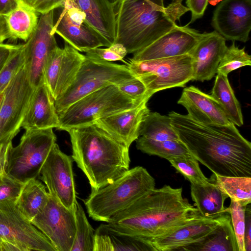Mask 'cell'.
Instances as JSON below:
<instances>
[{
  "instance_id": "30bf717a",
  "label": "cell",
  "mask_w": 251,
  "mask_h": 251,
  "mask_svg": "<svg viewBox=\"0 0 251 251\" xmlns=\"http://www.w3.org/2000/svg\"><path fill=\"white\" fill-rule=\"evenodd\" d=\"M16 201H0V239L15 251H56L49 239L22 214Z\"/></svg>"
},
{
  "instance_id": "f1b7e54d",
  "label": "cell",
  "mask_w": 251,
  "mask_h": 251,
  "mask_svg": "<svg viewBox=\"0 0 251 251\" xmlns=\"http://www.w3.org/2000/svg\"><path fill=\"white\" fill-rule=\"evenodd\" d=\"M49 196L46 187L32 178L23 184L16 205L22 214L31 222L46 204Z\"/></svg>"
},
{
  "instance_id": "f35d334b",
  "label": "cell",
  "mask_w": 251,
  "mask_h": 251,
  "mask_svg": "<svg viewBox=\"0 0 251 251\" xmlns=\"http://www.w3.org/2000/svg\"><path fill=\"white\" fill-rule=\"evenodd\" d=\"M87 55L106 61H121L126 64L124 58L127 54L125 47L120 43H114L106 48H96L85 52Z\"/></svg>"
},
{
  "instance_id": "60d3db41",
  "label": "cell",
  "mask_w": 251,
  "mask_h": 251,
  "mask_svg": "<svg viewBox=\"0 0 251 251\" xmlns=\"http://www.w3.org/2000/svg\"><path fill=\"white\" fill-rule=\"evenodd\" d=\"M23 184L3 172L0 175V201L17 200Z\"/></svg>"
},
{
  "instance_id": "7dc6e473",
  "label": "cell",
  "mask_w": 251,
  "mask_h": 251,
  "mask_svg": "<svg viewBox=\"0 0 251 251\" xmlns=\"http://www.w3.org/2000/svg\"><path fill=\"white\" fill-rule=\"evenodd\" d=\"M18 0H0V15L4 16L17 5Z\"/></svg>"
},
{
  "instance_id": "7c38bea8",
  "label": "cell",
  "mask_w": 251,
  "mask_h": 251,
  "mask_svg": "<svg viewBox=\"0 0 251 251\" xmlns=\"http://www.w3.org/2000/svg\"><path fill=\"white\" fill-rule=\"evenodd\" d=\"M73 158L63 152L55 143L40 172L39 178L46 185L50 195L75 214L76 192Z\"/></svg>"
},
{
  "instance_id": "b9f144b4",
  "label": "cell",
  "mask_w": 251,
  "mask_h": 251,
  "mask_svg": "<svg viewBox=\"0 0 251 251\" xmlns=\"http://www.w3.org/2000/svg\"><path fill=\"white\" fill-rule=\"evenodd\" d=\"M66 0H34L32 6L35 11L42 15L61 6H63Z\"/></svg>"
},
{
  "instance_id": "484cf974",
  "label": "cell",
  "mask_w": 251,
  "mask_h": 251,
  "mask_svg": "<svg viewBox=\"0 0 251 251\" xmlns=\"http://www.w3.org/2000/svg\"><path fill=\"white\" fill-rule=\"evenodd\" d=\"M190 183L192 199L202 216L212 218L225 212V201L228 197L216 183L214 174L205 183Z\"/></svg>"
},
{
  "instance_id": "44dd1931",
  "label": "cell",
  "mask_w": 251,
  "mask_h": 251,
  "mask_svg": "<svg viewBox=\"0 0 251 251\" xmlns=\"http://www.w3.org/2000/svg\"><path fill=\"white\" fill-rule=\"evenodd\" d=\"M147 102L145 100L136 107L100 119L95 124L129 148L140 136L141 123L150 112Z\"/></svg>"
},
{
  "instance_id": "c3c4849f",
  "label": "cell",
  "mask_w": 251,
  "mask_h": 251,
  "mask_svg": "<svg viewBox=\"0 0 251 251\" xmlns=\"http://www.w3.org/2000/svg\"><path fill=\"white\" fill-rule=\"evenodd\" d=\"M9 38L3 16L0 15V43Z\"/></svg>"
},
{
  "instance_id": "681fc988",
  "label": "cell",
  "mask_w": 251,
  "mask_h": 251,
  "mask_svg": "<svg viewBox=\"0 0 251 251\" xmlns=\"http://www.w3.org/2000/svg\"><path fill=\"white\" fill-rule=\"evenodd\" d=\"M7 247V244L0 239V251H6Z\"/></svg>"
},
{
  "instance_id": "11a10c76",
  "label": "cell",
  "mask_w": 251,
  "mask_h": 251,
  "mask_svg": "<svg viewBox=\"0 0 251 251\" xmlns=\"http://www.w3.org/2000/svg\"><path fill=\"white\" fill-rule=\"evenodd\" d=\"M1 174L0 173V175H1Z\"/></svg>"
},
{
  "instance_id": "d4e9b609",
  "label": "cell",
  "mask_w": 251,
  "mask_h": 251,
  "mask_svg": "<svg viewBox=\"0 0 251 251\" xmlns=\"http://www.w3.org/2000/svg\"><path fill=\"white\" fill-rule=\"evenodd\" d=\"M94 251H155L150 242L138 236L119 231L108 223L95 231Z\"/></svg>"
},
{
  "instance_id": "4dcf8cb0",
  "label": "cell",
  "mask_w": 251,
  "mask_h": 251,
  "mask_svg": "<svg viewBox=\"0 0 251 251\" xmlns=\"http://www.w3.org/2000/svg\"><path fill=\"white\" fill-rule=\"evenodd\" d=\"M136 142L137 149L143 152L167 160L177 157H194L180 140L156 141L140 136Z\"/></svg>"
},
{
  "instance_id": "ab89813d",
  "label": "cell",
  "mask_w": 251,
  "mask_h": 251,
  "mask_svg": "<svg viewBox=\"0 0 251 251\" xmlns=\"http://www.w3.org/2000/svg\"><path fill=\"white\" fill-rule=\"evenodd\" d=\"M116 85L122 92L136 100H149L152 96L148 93L144 83L134 76L123 80Z\"/></svg>"
},
{
  "instance_id": "ffe728a7",
  "label": "cell",
  "mask_w": 251,
  "mask_h": 251,
  "mask_svg": "<svg viewBox=\"0 0 251 251\" xmlns=\"http://www.w3.org/2000/svg\"><path fill=\"white\" fill-rule=\"evenodd\" d=\"M226 39L215 30L205 33L189 54L192 58V80L211 79L227 47Z\"/></svg>"
},
{
  "instance_id": "816d5d0a",
  "label": "cell",
  "mask_w": 251,
  "mask_h": 251,
  "mask_svg": "<svg viewBox=\"0 0 251 251\" xmlns=\"http://www.w3.org/2000/svg\"><path fill=\"white\" fill-rule=\"evenodd\" d=\"M25 2H26L27 3L29 4V5H31L33 4V2L34 1V0H24Z\"/></svg>"
},
{
  "instance_id": "db71d44e",
  "label": "cell",
  "mask_w": 251,
  "mask_h": 251,
  "mask_svg": "<svg viewBox=\"0 0 251 251\" xmlns=\"http://www.w3.org/2000/svg\"><path fill=\"white\" fill-rule=\"evenodd\" d=\"M158 0L161 2H163V1H164V0Z\"/></svg>"
},
{
  "instance_id": "ba28073f",
  "label": "cell",
  "mask_w": 251,
  "mask_h": 251,
  "mask_svg": "<svg viewBox=\"0 0 251 251\" xmlns=\"http://www.w3.org/2000/svg\"><path fill=\"white\" fill-rule=\"evenodd\" d=\"M56 141L52 128L25 130L19 144L10 146L4 172L22 183L39 177Z\"/></svg>"
},
{
  "instance_id": "9a60e30c",
  "label": "cell",
  "mask_w": 251,
  "mask_h": 251,
  "mask_svg": "<svg viewBox=\"0 0 251 251\" xmlns=\"http://www.w3.org/2000/svg\"><path fill=\"white\" fill-rule=\"evenodd\" d=\"M85 55L65 42L50 52L44 68L45 82L54 100L59 99L73 82Z\"/></svg>"
},
{
  "instance_id": "5bb4252c",
  "label": "cell",
  "mask_w": 251,
  "mask_h": 251,
  "mask_svg": "<svg viewBox=\"0 0 251 251\" xmlns=\"http://www.w3.org/2000/svg\"><path fill=\"white\" fill-rule=\"evenodd\" d=\"M63 9L52 32L61 36L66 42L79 51H86L111 45L86 21L85 14L65 0Z\"/></svg>"
},
{
  "instance_id": "277c9868",
  "label": "cell",
  "mask_w": 251,
  "mask_h": 251,
  "mask_svg": "<svg viewBox=\"0 0 251 251\" xmlns=\"http://www.w3.org/2000/svg\"><path fill=\"white\" fill-rule=\"evenodd\" d=\"M73 159L95 191L113 182L129 169V147L96 124L71 128Z\"/></svg>"
},
{
  "instance_id": "52a82bcc",
  "label": "cell",
  "mask_w": 251,
  "mask_h": 251,
  "mask_svg": "<svg viewBox=\"0 0 251 251\" xmlns=\"http://www.w3.org/2000/svg\"><path fill=\"white\" fill-rule=\"evenodd\" d=\"M133 76L126 65H120L85 55L73 82L54 100L58 115L75 102L103 87Z\"/></svg>"
},
{
  "instance_id": "8d00e7d4",
  "label": "cell",
  "mask_w": 251,
  "mask_h": 251,
  "mask_svg": "<svg viewBox=\"0 0 251 251\" xmlns=\"http://www.w3.org/2000/svg\"><path fill=\"white\" fill-rule=\"evenodd\" d=\"M25 62L24 44L18 45L0 72V93H2L11 80Z\"/></svg>"
},
{
  "instance_id": "9c48e42d",
  "label": "cell",
  "mask_w": 251,
  "mask_h": 251,
  "mask_svg": "<svg viewBox=\"0 0 251 251\" xmlns=\"http://www.w3.org/2000/svg\"><path fill=\"white\" fill-rule=\"evenodd\" d=\"M127 66L152 95L159 91L184 87L192 80V58L189 54L145 61L129 59Z\"/></svg>"
},
{
  "instance_id": "e0dca14e",
  "label": "cell",
  "mask_w": 251,
  "mask_h": 251,
  "mask_svg": "<svg viewBox=\"0 0 251 251\" xmlns=\"http://www.w3.org/2000/svg\"><path fill=\"white\" fill-rule=\"evenodd\" d=\"M229 216L225 212L215 217L190 220L148 241L155 251H179L182 247L201 240Z\"/></svg>"
},
{
  "instance_id": "7bdbcfd3",
  "label": "cell",
  "mask_w": 251,
  "mask_h": 251,
  "mask_svg": "<svg viewBox=\"0 0 251 251\" xmlns=\"http://www.w3.org/2000/svg\"><path fill=\"white\" fill-rule=\"evenodd\" d=\"M208 0H186L187 7L191 12L190 23L201 18L207 6Z\"/></svg>"
},
{
  "instance_id": "f546056e",
  "label": "cell",
  "mask_w": 251,
  "mask_h": 251,
  "mask_svg": "<svg viewBox=\"0 0 251 251\" xmlns=\"http://www.w3.org/2000/svg\"><path fill=\"white\" fill-rule=\"evenodd\" d=\"M211 96L219 104L231 123L238 126L243 125L241 106L229 82L227 75L217 74Z\"/></svg>"
},
{
  "instance_id": "6da1fadb",
  "label": "cell",
  "mask_w": 251,
  "mask_h": 251,
  "mask_svg": "<svg viewBox=\"0 0 251 251\" xmlns=\"http://www.w3.org/2000/svg\"><path fill=\"white\" fill-rule=\"evenodd\" d=\"M169 116L173 127L192 155L213 174L251 177V143L232 123L203 124L175 111Z\"/></svg>"
},
{
  "instance_id": "cb8c5ba5",
  "label": "cell",
  "mask_w": 251,
  "mask_h": 251,
  "mask_svg": "<svg viewBox=\"0 0 251 251\" xmlns=\"http://www.w3.org/2000/svg\"><path fill=\"white\" fill-rule=\"evenodd\" d=\"M85 15L86 21L112 45L115 40V14L109 0H67Z\"/></svg>"
},
{
  "instance_id": "1f68e13d",
  "label": "cell",
  "mask_w": 251,
  "mask_h": 251,
  "mask_svg": "<svg viewBox=\"0 0 251 251\" xmlns=\"http://www.w3.org/2000/svg\"><path fill=\"white\" fill-rule=\"evenodd\" d=\"M140 136L156 141L180 140L173 127L170 117L157 112H150L144 118Z\"/></svg>"
},
{
  "instance_id": "e575fe53",
  "label": "cell",
  "mask_w": 251,
  "mask_h": 251,
  "mask_svg": "<svg viewBox=\"0 0 251 251\" xmlns=\"http://www.w3.org/2000/svg\"><path fill=\"white\" fill-rule=\"evenodd\" d=\"M251 65V55L245 51V48H239L233 41L222 57L217 69V73L227 75L234 70Z\"/></svg>"
},
{
  "instance_id": "8992f818",
  "label": "cell",
  "mask_w": 251,
  "mask_h": 251,
  "mask_svg": "<svg viewBox=\"0 0 251 251\" xmlns=\"http://www.w3.org/2000/svg\"><path fill=\"white\" fill-rule=\"evenodd\" d=\"M145 100L133 99L115 84L103 87L70 105L58 115L59 126L65 130L94 124L99 119L136 107Z\"/></svg>"
},
{
  "instance_id": "d6986e66",
  "label": "cell",
  "mask_w": 251,
  "mask_h": 251,
  "mask_svg": "<svg viewBox=\"0 0 251 251\" xmlns=\"http://www.w3.org/2000/svg\"><path fill=\"white\" fill-rule=\"evenodd\" d=\"M205 33L176 25L151 44L133 53L130 59L145 61L189 54Z\"/></svg>"
},
{
  "instance_id": "83f0119b",
  "label": "cell",
  "mask_w": 251,
  "mask_h": 251,
  "mask_svg": "<svg viewBox=\"0 0 251 251\" xmlns=\"http://www.w3.org/2000/svg\"><path fill=\"white\" fill-rule=\"evenodd\" d=\"M179 251H238L230 215L201 240L182 247Z\"/></svg>"
},
{
  "instance_id": "2e32d148",
  "label": "cell",
  "mask_w": 251,
  "mask_h": 251,
  "mask_svg": "<svg viewBox=\"0 0 251 251\" xmlns=\"http://www.w3.org/2000/svg\"><path fill=\"white\" fill-rule=\"evenodd\" d=\"M53 25V10L42 15L34 33L24 44L25 63L34 88L45 82V64L50 51L57 46L52 32Z\"/></svg>"
},
{
  "instance_id": "7a4b0ae2",
  "label": "cell",
  "mask_w": 251,
  "mask_h": 251,
  "mask_svg": "<svg viewBox=\"0 0 251 251\" xmlns=\"http://www.w3.org/2000/svg\"><path fill=\"white\" fill-rule=\"evenodd\" d=\"M202 217L183 198L181 188L165 185L151 190L116 214L108 223L119 231L148 241L188 220Z\"/></svg>"
},
{
  "instance_id": "f6af8a7d",
  "label": "cell",
  "mask_w": 251,
  "mask_h": 251,
  "mask_svg": "<svg viewBox=\"0 0 251 251\" xmlns=\"http://www.w3.org/2000/svg\"><path fill=\"white\" fill-rule=\"evenodd\" d=\"M18 45L0 43V72Z\"/></svg>"
},
{
  "instance_id": "7402d4cb",
  "label": "cell",
  "mask_w": 251,
  "mask_h": 251,
  "mask_svg": "<svg viewBox=\"0 0 251 251\" xmlns=\"http://www.w3.org/2000/svg\"><path fill=\"white\" fill-rule=\"evenodd\" d=\"M59 126L54 100L44 82L35 88L21 127L25 130L57 129Z\"/></svg>"
},
{
  "instance_id": "74e56055",
  "label": "cell",
  "mask_w": 251,
  "mask_h": 251,
  "mask_svg": "<svg viewBox=\"0 0 251 251\" xmlns=\"http://www.w3.org/2000/svg\"><path fill=\"white\" fill-rule=\"evenodd\" d=\"M247 205L230 200L229 206L226 207L225 210V212H227L230 215L231 224L236 239L238 251H245V218Z\"/></svg>"
},
{
  "instance_id": "ee69618b",
  "label": "cell",
  "mask_w": 251,
  "mask_h": 251,
  "mask_svg": "<svg viewBox=\"0 0 251 251\" xmlns=\"http://www.w3.org/2000/svg\"><path fill=\"white\" fill-rule=\"evenodd\" d=\"M245 251H251V205L247 204L245 210L244 230Z\"/></svg>"
},
{
  "instance_id": "3957f363",
  "label": "cell",
  "mask_w": 251,
  "mask_h": 251,
  "mask_svg": "<svg viewBox=\"0 0 251 251\" xmlns=\"http://www.w3.org/2000/svg\"><path fill=\"white\" fill-rule=\"evenodd\" d=\"M183 0H172L167 6L157 0H115V40L134 53L148 46L177 25L189 11Z\"/></svg>"
},
{
  "instance_id": "4316f807",
  "label": "cell",
  "mask_w": 251,
  "mask_h": 251,
  "mask_svg": "<svg viewBox=\"0 0 251 251\" xmlns=\"http://www.w3.org/2000/svg\"><path fill=\"white\" fill-rule=\"evenodd\" d=\"M9 38L26 42L35 30L38 13L24 0H18L16 7L3 16Z\"/></svg>"
},
{
  "instance_id": "9f6ffc18",
  "label": "cell",
  "mask_w": 251,
  "mask_h": 251,
  "mask_svg": "<svg viewBox=\"0 0 251 251\" xmlns=\"http://www.w3.org/2000/svg\"></svg>"
},
{
  "instance_id": "4fadbf2b",
  "label": "cell",
  "mask_w": 251,
  "mask_h": 251,
  "mask_svg": "<svg viewBox=\"0 0 251 251\" xmlns=\"http://www.w3.org/2000/svg\"><path fill=\"white\" fill-rule=\"evenodd\" d=\"M31 223L49 239L56 251H71L76 233L75 214L54 197L50 195L46 204Z\"/></svg>"
},
{
  "instance_id": "d6a6232c",
  "label": "cell",
  "mask_w": 251,
  "mask_h": 251,
  "mask_svg": "<svg viewBox=\"0 0 251 251\" xmlns=\"http://www.w3.org/2000/svg\"><path fill=\"white\" fill-rule=\"evenodd\" d=\"M214 175L216 183L230 200L244 205L251 203V177Z\"/></svg>"
},
{
  "instance_id": "f907efd6",
  "label": "cell",
  "mask_w": 251,
  "mask_h": 251,
  "mask_svg": "<svg viewBox=\"0 0 251 251\" xmlns=\"http://www.w3.org/2000/svg\"><path fill=\"white\" fill-rule=\"evenodd\" d=\"M223 0H208V2L209 3L212 5H215L217 4L220 1H222Z\"/></svg>"
},
{
  "instance_id": "ac0fdd59",
  "label": "cell",
  "mask_w": 251,
  "mask_h": 251,
  "mask_svg": "<svg viewBox=\"0 0 251 251\" xmlns=\"http://www.w3.org/2000/svg\"><path fill=\"white\" fill-rule=\"evenodd\" d=\"M211 24L226 39L246 42L251 29V0H223L214 10Z\"/></svg>"
},
{
  "instance_id": "f5cc1de1",
  "label": "cell",
  "mask_w": 251,
  "mask_h": 251,
  "mask_svg": "<svg viewBox=\"0 0 251 251\" xmlns=\"http://www.w3.org/2000/svg\"><path fill=\"white\" fill-rule=\"evenodd\" d=\"M3 92H2V93H0V106L1 103L2 102V100H3Z\"/></svg>"
},
{
  "instance_id": "bcb514c9",
  "label": "cell",
  "mask_w": 251,
  "mask_h": 251,
  "mask_svg": "<svg viewBox=\"0 0 251 251\" xmlns=\"http://www.w3.org/2000/svg\"><path fill=\"white\" fill-rule=\"evenodd\" d=\"M12 141L0 145V173L2 174L4 171L7 154Z\"/></svg>"
},
{
  "instance_id": "8fae6325",
  "label": "cell",
  "mask_w": 251,
  "mask_h": 251,
  "mask_svg": "<svg viewBox=\"0 0 251 251\" xmlns=\"http://www.w3.org/2000/svg\"><path fill=\"white\" fill-rule=\"evenodd\" d=\"M34 89L25 63L3 91L0 106V145L12 141L20 131Z\"/></svg>"
},
{
  "instance_id": "603a6c76",
  "label": "cell",
  "mask_w": 251,
  "mask_h": 251,
  "mask_svg": "<svg viewBox=\"0 0 251 251\" xmlns=\"http://www.w3.org/2000/svg\"><path fill=\"white\" fill-rule=\"evenodd\" d=\"M177 103L186 108L188 116L200 123L221 125L231 123L211 95L194 86L183 90Z\"/></svg>"
},
{
  "instance_id": "5b68a950",
  "label": "cell",
  "mask_w": 251,
  "mask_h": 251,
  "mask_svg": "<svg viewBox=\"0 0 251 251\" xmlns=\"http://www.w3.org/2000/svg\"><path fill=\"white\" fill-rule=\"evenodd\" d=\"M154 178L142 166L129 169L113 182L91 194L84 201L89 216L108 223L116 214L155 188Z\"/></svg>"
},
{
  "instance_id": "836d02e7",
  "label": "cell",
  "mask_w": 251,
  "mask_h": 251,
  "mask_svg": "<svg viewBox=\"0 0 251 251\" xmlns=\"http://www.w3.org/2000/svg\"><path fill=\"white\" fill-rule=\"evenodd\" d=\"M76 233L71 251H94L95 230L78 202L75 210Z\"/></svg>"
},
{
  "instance_id": "d590c367",
  "label": "cell",
  "mask_w": 251,
  "mask_h": 251,
  "mask_svg": "<svg viewBox=\"0 0 251 251\" xmlns=\"http://www.w3.org/2000/svg\"><path fill=\"white\" fill-rule=\"evenodd\" d=\"M171 165L190 183H205L209 180L203 174L194 157H177L168 160Z\"/></svg>"
}]
</instances>
